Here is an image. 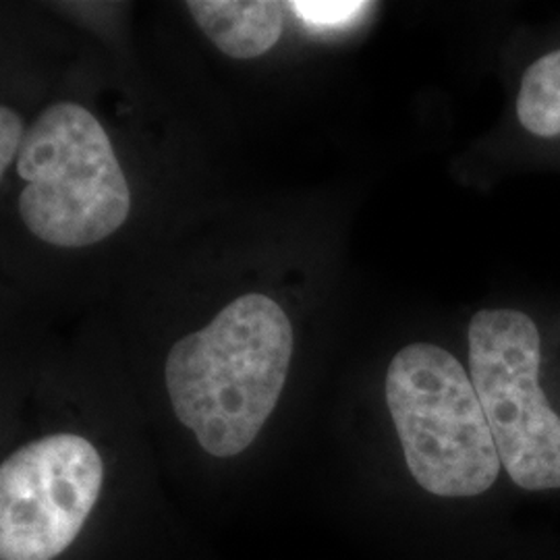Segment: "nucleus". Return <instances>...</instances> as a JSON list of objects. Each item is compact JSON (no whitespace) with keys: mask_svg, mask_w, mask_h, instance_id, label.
<instances>
[{"mask_svg":"<svg viewBox=\"0 0 560 560\" xmlns=\"http://www.w3.org/2000/svg\"><path fill=\"white\" fill-rule=\"evenodd\" d=\"M191 18L231 59H258L282 36L284 4L272 0H191Z\"/></svg>","mask_w":560,"mask_h":560,"instance_id":"6","label":"nucleus"},{"mask_svg":"<svg viewBox=\"0 0 560 560\" xmlns=\"http://www.w3.org/2000/svg\"><path fill=\"white\" fill-rule=\"evenodd\" d=\"M386 402L407 467L421 488L444 499L480 497L501 474V455L471 376L432 342L393 358Z\"/></svg>","mask_w":560,"mask_h":560,"instance_id":"2","label":"nucleus"},{"mask_svg":"<svg viewBox=\"0 0 560 560\" xmlns=\"http://www.w3.org/2000/svg\"><path fill=\"white\" fill-rule=\"evenodd\" d=\"M538 326L517 310H481L469 324V376L502 467L523 490L560 488V418L541 390Z\"/></svg>","mask_w":560,"mask_h":560,"instance_id":"4","label":"nucleus"},{"mask_svg":"<svg viewBox=\"0 0 560 560\" xmlns=\"http://www.w3.org/2000/svg\"><path fill=\"white\" fill-rule=\"evenodd\" d=\"M305 25L316 30H339L360 20L361 15L372 7L370 2H345V0H295L287 4Z\"/></svg>","mask_w":560,"mask_h":560,"instance_id":"8","label":"nucleus"},{"mask_svg":"<svg viewBox=\"0 0 560 560\" xmlns=\"http://www.w3.org/2000/svg\"><path fill=\"white\" fill-rule=\"evenodd\" d=\"M23 120L20 115L2 106L0 108V173L9 168V164L20 156L21 145H23Z\"/></svg>","mask_w":560,"mask_h":560,"instance_id":"9","label":"nucleus"},{"mask_svg":"<svg viewBox=\"0 0 560 560\" xmlns=\"http://www.w3.org/2000/svg\"><path fill=\"white\" fill-rule=\"evenodd\" d=\"M517 117L538 138L560 136V50L536 60L521 80Z\"/></svg>","mask_w":560,"mask_h":560,"instance_id":"7","label":"nucleus"},{"mask_svg":"<svg viewBox=\"0 0 560 560\" xmlns=\"http://www.w3.org/2000/svg\"><path fill=\"white\" fill-rule=\"evenodd\" d=\"M291 358L293 326L284 310L247 293L173 345L164 368L173 409L208 455H241L275 411Z\"/></svg>","mask_w":560,"mask_h":560,"instance_id":"1","label":"nucleus"},{"mask_svg":"<svg viewBox=\"0 0 560 560\" xmlns=\"http://www.w3.org/2000/svg\"><path fill=\"white\" fill-rule=\"evenodd\" d=\"M18 173L21 221L57 247H88L117 233L131 191L98 119L80 104L46 108L25 131Z\"/></svg>","mask_w":560,"mask_h":560,"instance_id":"3","label":"nucleus"},{"mask_svg":"<svg viewBox=\"0 0 560 560\" xmlns=\"http://www.w3.org/2000/svg\"><path fill=\"white\" fill-rule=\"evenodd\" d=\"M104 465L78 434L30 442L0 467V560L62 555L98 501Z\"/></svg>","mask_w":560,"mask_h":560,"instance_id":"5","label":"nucleus"}]
</instances>
